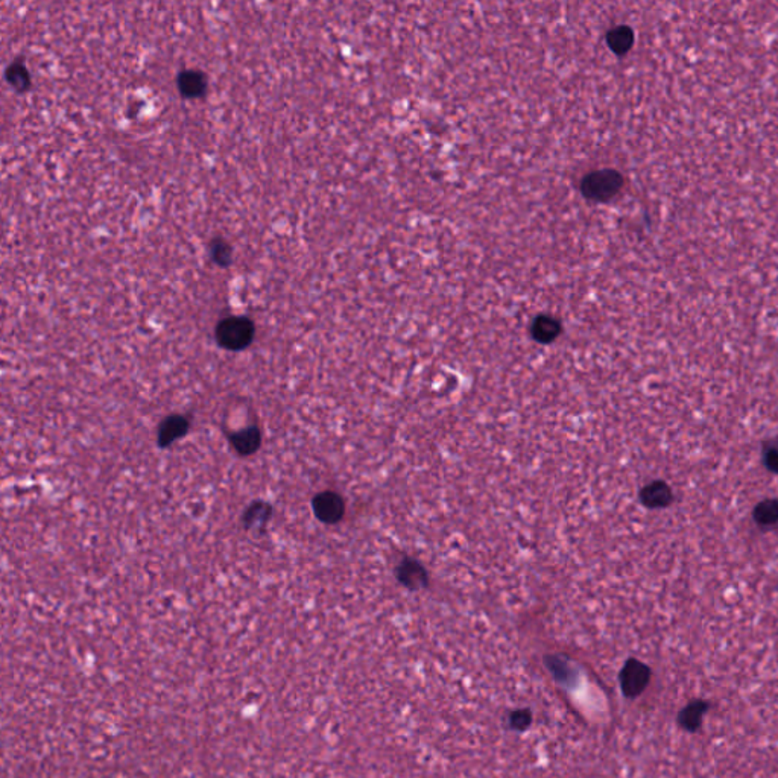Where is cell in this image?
I'll use <instances>...</instances> for the list:
<instances>
[{
  "label": "cell",
  "mask_w": 778,
  "mask_h": 778,
  "mask_svg": "<svg viewBox=\"0 0 778 778\" xmlns=\"http://www.w3.org/2000/svg\"><path fill=\"white\" fill-rule=\"evenodd\" d=\"M178 89L186 98H198L207 90V78L200 70H184L178 77Z\"/></svg>",
  "instance_id": "obj_5"
},
{
  "label": "cell",
  "mask_w": 778,
  "mask_h": 778,
  "mask_svg": "<svg viewBox=\"0 0 778 778\" xmlns=\"http://www.w3.org/2000/svg\"><path fill=\"white\" fill-rule=\"evenodd\" d=\"M651 672L648 666L637 660H630L621 673V687L626 696L635 698L648 686Z\"/></svg>",
  "instance_id": "obj_3"
},
{
  "label": "cell",
  "mask_w": 778,
  "mask_h": 778,
  "mask_svg": "<svg viewBox=\"0 0 778 778\" xmlns=\"http://www.w3.org/2000/svg\"><path fill=\"white\" fill-rule=\"evenodd\" d=\"M210 256L214 264L219 266H228L233 260V248L227 240L213 239L210 243Z\"/></svg>",
  "instance_id": "obj_14"
},
{
  "label": "cell",
  "mask_w": 778,
  "mask_h": 778,
  "mask_svg": "<svg viewBox=\"0 0 778 778\" xmlns=\"http://www.w3.org/2000/svg\"><path fill=\"white\" fill-rule=\"evenodd\" d=\"M233 446L242 455H251L254 453L260 444V434L256 427H249L242 430V432L236 434L233 438Z\"/></svg>",
  "instance_id": "obj_11"
},
{
  "label": "cell",
  "mask_w": 778,
  "mask_h": 778,
  "mask_svg": "<svg viewBox=\"0 0 778 778\" xmlns=\"http://www.w3.org/2000/svg\"><path fill=\"white\" fill-rule=\"evenodd\" d=\"M607 41L614 53L623 55L631 49V46L634 43V32L631 31V27L628 26H616L610 32H608Z\"/></svg>",
  "instance_id": "obj_9"
},
{
  "label": "cell",
  "mask_w": 778,
  "mask_h": 778,
  "mask_svg": "<svg viewBox=\"0 0 778 778\" xmlns=\"http://www.w3.org/2000/svg\"><path fill=\"white\" fill-rule=\"evenodd\" d=\"M216 337L223 349L242 350L254 337V324L245 316L225 318L218 325Z\"/></svg>",
  "instance_id": "obj_2"
},
{
  "label": "cell",
  "mask_w": 778,
  "mask_h": 778,
  "mask_svg": "<svg viewBox=\"0 0 778 778\" xmlns=\"http://www.w3.org/2000/svg\"><path fill=\"white\" fill-rule=\"evenodd\" d=\"M706 710H707V702L704 701L692 702V704H689L680 713V724L686 730H696L698 725L701 724L702 715L706 713Z\"/></svg>",
  "instance_id": "obj_12"
},
{
  "label": "cell",
  "mask_w": 778,
  "mask_h": 778,
  "mask_svg": "<svg viewBox=\"0 0 778 778\" xmlns=\"http://www.w3.org/2000/svg\"><path fill=\"white\" fill-rule=\"evenodd\" d=\"M511 722L515 728H524L528 727L531 724V713L528 710H521V711H515V713L512 715L511 718Z\"/></svg>",
  "instance_id": "obj_16"
},
{
  "label": "cell",
  "mask_w": 778,
  "mask_h": 778,
  "mask_svg": "<svg viewBox=\"0 0 778 778\" xmlns=\"http://www.w3.org/2000/svg\"><path fill=\"white\" fill-rule=\"evenodd\" d=\"M313 510L320 520L325 523H336L342 519L345 506L339 495L327 491L315 499Z\"/></svg>",
  "instance_id": "obj_4"
},
{
  "label": "cell",
  "mask_w": 778,
  "mask_h": 778,
  "mask_svg": "<svg viewBox=\"0 0 778 778\" xmlns=\"http://www.w3.org/2000/svg\"><path fill=\"white\" fill-rule=\"evenodd\" d=\"M766 464L774 472H778V450L772 448L766 455Z\"/></svg>",
  "instance_id": "obj_17"
},
{
  "label": "cell",
  "mask_w": 778,
  "mask_h": 778,
  "mask_svg": "<svg viewBox=\"0 0 778 778\" xmlns=\"http://www.w3.org/2000/svg\"><path fill=\"white\" fill-rule=\"evenodd\" d=\"M559 332H561L559 323L555 320V318L547 315L538 316L532 324V336L536 337L538 342H545V344L552 342L554 339H557Z\"/></svg>",
  "instance_id": "obj_6"
},
{
  "label": "cell",
  "mask_w": 778,
  "mask_h": 778,
  "mask_svg": "<svg viewBox=\"0 0 778 778\" xmlns=\"http://www.w3.org/2000/svg\"><path fill=\"white\" fill-rule=\"evenodd\" d=\"M754 517L763 526H771V524L778 523V500L762 502L756 508Z\"/></svg>",
  "instance_id": "obj_15"
},
{
  "label": "cell",
  "mask_w": 778,
  "mask_h": 778,
  "mask_svg": "<svg viewBox=\"0 0 778 778\" xmlns=\"http://www.w3.org/2000/svg\"><path fill=\"white\" fill-rule=\"evenodd\" d=\"M6 81L18 91H25L31 86L30 72L22 63H11L6 69Z\"/></svg>",
  "instance_id": "obj_13"
},
{
  "label": "cell",
  "mask_w": 778,
  "mask_h": 778,
  "mask_svg": "<svg viewBox=\"0 0 778 778\" xmlns=\"http://www.w3.org/2000/svg\"><path fill=\"white\" fill-rule=\"evenodd\" d=\"M187 429H189V423H187V420L184 417L176 415V417L167 418L160 429V444L162 446L171 444L172 441H175V439L181 438L187 432Z\"/></svg>",
  "instance_id": "obj_10"
},
{
  "label": "cell",
  "mask_w": 778,
  "mask_h": 778,
  "mask_svg": "<svg viewBox=\"0 0 778 778\" xmlns=\"http://www.w3.org/2000/svg\"><path fill=\"white\" fill-rule=\"evenodd\" d=\"M398 579L409 588H420L426 585L427 575L424 569L415 561H405L398 567Z\"/></svg>",
  "instance_id": "obj_7"
},
{
  "label": "cell",
  "mask_w": 778,
  "mask_h": 778,
  "mask_svg": "<svg viewBox=\"0 0 778 778\" xmlns=\"http://www.w3.org/2000/svg\"><path fill=\"white\" fill-rule=\"evenodd\" d=\"M672 500V493L664 482H654L642 491V502L651 508L666 506Z\"/></svg>",
  "instance_id": "obj_8"
},
{
  "label": "cell",
  "mask_w": 778,
  "mask_h": 778,
  "mask_svg": "<svg viewBox=\"0 0 778 778\" xmlns=\"http://www.w3.org/2000/svg\"><path fill=\"white\" fill-rule=\"evenodd\" d=\"M623 187V176L614 169H604L585 175L583 193L593 201H610Z\"/></svg>",
  "instance_id": "obj_1"
}]
</instances>
